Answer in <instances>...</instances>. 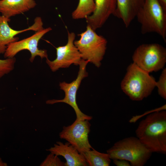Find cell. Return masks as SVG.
I'll return each instance as SVG.
<instances>
[{
  "label": "cell",
  "mask_w": 166,
  "mask_h": 166,
  "mask_svg": "<svg viewBox=\"0 0 166 166\" xmlns=\"http://www.w3.org/2000/svg\"><path fill=\"white\" fill-rule=\"evenodd\" d=\"M132 59L133 63L148 73L157 71L166 62V49L158 43L142 44L135 50Z\"/></svg>",
  "instance_id": "6"
},
{
  "label": "cell",
  "mask_w": 166,
  "mask_h": 166,
  "mask_svg": "<svg viewBox=\"0 0 166 166\" xmlns=\"http://www.w3.org/2000/svg\"><path fill=\"white\" fill-rule=\"evenodd\" d=\"M163 10L166 12V0H156Z\"/></svg>",
  "instance_id": "22"
},
{
  "label": "cell",
  "mask_w": 166,
  "mask_h": 166,
  "mask_svg": "<svg viewBox=\"0 0 166 166\" xmlns=\"http://www.w3.org/2000/svg\"><path fill=\"white\" fill-rule=\"evenodd\" d=\"M52 28L49 27L37 31L31 36L20 41L12 42L7 47L4 54L5 58H12L18 52L24 50L29 51L31 54L30 61L32 62L35 57L39 56L42 59L48 58L47 50L40 49L38 47L40 40L46 34L51 30Z\"/></svg>",
  "instance_id": "9"
},
{
  "label": "cell",
  "mask_w": 166,
  "mask_h": 166,
  "mask_svg": "<svg viewBox=\"0 0 166 166\" xmlns=\"http://www.w3.org/2000/svg\"><path fill=\"white\" fill-rule=\"evenodd\" d=\"M10 20V18L0 15V54L4 53L9 44L18 40V38L15 37L17 35L30 30L36 32L43 28L42 19L39 17L35 18L34 23L31 26L19 30H14L10 27L8 22Z\"/></svg>",
  "instance_id": "11"
},
{
  "label": "cell",
  "mask_w": 166,
  "mask_h": 166,
  "mask_svg": "<svg viewBox=\"0 0 166 166\" xmlns=\"http://www.w3.org/2000/svg\"><path fill=\"white\" fill-rule=\"evenodd\" d=\"M156 87L158 89L159 95L164 99H166V69L163 70L157 82Z\"/></svg>",
  "instance_id": "20"
},
{
  "label": "cell",
  "mask_w": 166,
  "mask_h": 166,
  "mask_svg": "<svg viewBox=\"0 0 166 166\" xmlns=\"http://www.w3.org/2000/svg\"><path fill=\"white\" fill-rule=\"evenodd\" d=\"M7 163L4 162L2 160V158L0 157V166H7Z\"/></svg>",
  "instance_id": "23"
},
{
  "label": "cell",
  "mask_w": 166,
  "mask_h": 166,
  "mask_svg": "<svg viewBox=\"0 0 166 166\" xmlns=\"http://www.w3.org/2000/svg\"><path fill=\"white\" fill-rule=\"evenodd\" d=\"M66 44L56 48V57L53 61L46 58V62L51 70L54 72L60 68H67L72 64L79 65L82 59L81 54L74 44L75 33L68 31Z\"/></svg>",
  "instance_id": "10"
},
{
  "label": "cell",
  "mask_w": 166,
  "mask_h": 166,
  "mask_svg": "<svg viewBox=\"0 0 166 166\" xmlns=\"http://www.w3.org/2000/svg\"><path fill=\"white\" fill-rule=\"evenodd\" d=\"M95 5L94 0H79L76 9L72 13L74 19L85 18L94 11Z\"/></svg>",
  "instance_id": "17"
},
{
  "label": "cell",
  "mask_w": 166,
  "mask_h": 166,
  "mask_svg": "<svg viewBox=\"0 0 166 166\" xmlns=\"http://www.w3.org/2000/svg\"><path fill=\"white\" fill-rule=\"evenodd\" d=\"M16 61L14 57L0 59V78L14 69Z\"/></svg>",
  "instance_id": "18"
},
{
  "label": "cell",
  "mask_w": 166,
  "mask_h": 166,
  "mask_svg": "<svg viewBox=\"0 0 166 166\" xmlns=\"http://www.w3.org/2000/svg\"><path fill=\"white\" fill-rule=\"evenodd\" d=\"M107 153L111 160H124L131 166H143L152 152L137 137L131 136L115 143L107 150Z\"/></svg>",
  "instance_id": "3"
},
{
  "label": "cell",
  "mask_w": 166,
  "mask_h": 166,
  "mask_svg": "<svg viewBox=\"0 0 166 166\" xmlns=\"http://www.w3.org/2000/svg\"><path fill=\"white\" fill-rule=\"evenodd\" d=\"M156 82L149 73L132 63L128 66L121 86L132 100L140 101L151 94L156 87Z\"/></svg>",
  "instance_id": "2"
},
{
  "label": "cell",
  "mask_w": 166,
  "mask_h": 166,
  "mask_svg": "<svg viewBox=\"0 0 166 166\" xmlns=\"http://www.w3.org/2000/svg\"></svg>",
  "instance_id": "24"
},
{
  "label": "cell",
  "mask_w": 166,
  "mask_h": 166,
  "mask_svg": "<svg viewBox=\"0 0 166 166\" xmlns=\"http://www.w3.org/2000/svg\"><path fill=\"white\" fill-rule=\"evenodd\" d=\"M136 18L142 34L155 33L166 41V12L156 0H145Z\"/></svg>",
  "instance_id": "4"
},
{
  "label": "cell",
  "mask_w": 166,
  "mask_h": 166,
  "mask_svg": "<svg viewBox=\"0 0 166 166\" xmlns=\"http://www.w3.org/2000/svg\"><path fill=\"white\" fill-rule=\"evenodd\" d=\"M40 166H65V162L61 161L58 156L50 152L41 163Z\"/></svg>",
  "instance_id": "19"
},
{
  "label": "cell",
  "mask_w": 166,
  "mask_h": 166,
  "mask_svg": "<svg viewBox=\"0 0 166 166\" xmlns=\"http://www.w3.org/2000/svg\"><path fill=\"white\" fill-rule=\"evenodd\" d=\"M36 5L34 0H0V12L10 18L29 11Z\"/></svg>",
  "instance_id": "15"
},
{
  "label": "cell",
  "mask_w": 166,
  "mask_h": 166,
  "mask_svg": "<svg viewBox=\"0 0 166 166\" xmlns=\"http://www.w3.org/2000/svg\"><path fill=\"white\" fill-rule=\"evenodd\" d=\"M46 151L65 159V166H87L88 165L82 154L68 142L57 141L53 147Z\"/></svg>",
  "instance_id": "13"
},
{
  "label": "cell",
  "mask_w": 166,
  "mask_h": 166,
  "mask_svg": "<svg viewBox=\"0 0 166 166\" xmlns=\"http://www.w3.org/2000/svg\"><path fill=\"white\" fill-rule=\"evenodd\" d=\"M91 126L89 120L76 119L71 125L63 127L59 137L66 140L82 153L93 148L89 140Z\"/></svg>",
  "instance_id": "8"
},
{
  "label": "cell",
  "mask_w": 166,
  "mask_h": 166,
  "mask_svg": "<svg viewBox=\"0 0 166 166\" xmlns=\"http://www.w3.org/2000/svg\"><path fill=\"white\" fill-rule=\"evenodd\" d=\"M80 39L74 41L82 59L88 61L97 67H100L107 48V41L98 34L89 26L86 30L79 34Z\"/></svg>",
  "instance_id": "5"
},
{
  "label": "cell",
  "mask_w": 166,
  "mask_h": 166,
  "mask_svg": "<svg viewBox=\"0 0 166 166\" xmlns=\"http://www.w3.org/2000/svg\"><path fill=\"white\" fill-rule=\"evenodd\" d=\"M136 137L152 153H166V111L149 114L139 123Z\"/></svg>",
  "instance_id": "1"
},
{
  "label": "cell",
  "mask_w": 166,
  "mask_h": 166,
  "mask_svg": "<svg viewBox=\"0 0 166 166\" xmlns=\"http://www.w3.org/2000/svg\"><path fill=\"white\" fill-rule=\"evenodd\" d=\"M88 166H109L111 159L107 153H101L93 148L81 153Z\"/></svg>",
  "instance_id": "16"
},
{
  "label": "cell",
  "mask_w": 166,
  "mask_h": 166,
  "mask_svg": "<svg viewBox=\"0 0 166 166\" xmlns=\"http://www.w3.org/2000/svg\"><path fill=\"white\" fill-rule=\"evenodd\" d=\"M113 163L117 166H130L128 161L124 160L116 159L113 160Z\"/></svg>",
  "instance_id": "21"
},
{
  "label": "cell",
  "mask_w": 166,
  "mask_h": 166,
  "mask_svg": "<svg viewBox=\"0 0 166 166\" xmlns=\"http://www.w3.org/2000/svg\"><path fill=\"white\" fill-rule=\"evenodd\" d=\"M89 62L82 59L79 66V70L77 77L72 82L68 83L65 81L60 82L59 86L61 89L65 93L64 98L61 100L52 99L46 101L47 104L53 105L58 103H64L71 106L74 109L76 116V120L90 121L92 117L85 114L79 108L76 101L77 91L82 80L88 76L86 70V67Z\"/></svg>",
  "instance_id": "7"
},
{
  "label": "cell",
  "mask_w": 166,
  "mask_h": 166,
  "mask_svg": "<svg viewBox=\"0 0 166 166\" xmlns=\"http://www.w3.org/2000/svg\"><path fill=\"white\" fill-rule=\"evenodd\" d=\"M94 12L86 18L88 26L93 30L101 27L109 17L113 15L117 7V0H94Z\"/></svg>",
  "instance_id": "12"
},
{
  "label": "cell",
  "mask_w": 166,
  "mask_h": 166,
  "mask_svg": "<svg viewBox=\"0 0 166 166\" xmlns=\"http://www.w3.org/2000/svg\"><path fill=\"white\" fill-rule=\"evenodd\" d=\"M145 0H117V7L113 15L121 19L128 27L141 8Z\"/></svg>",
  "instance_id": "14"
}]
</instances>
